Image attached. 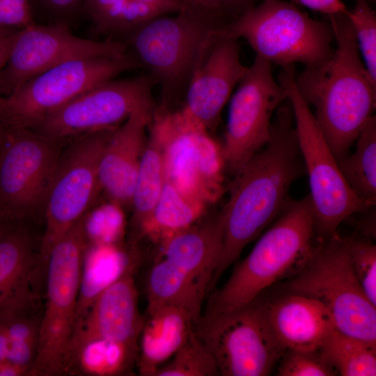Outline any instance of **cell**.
I'll use <instances>...</instances> for the list:
<instances>
[{
	"mask_svg": "<svg viewBox=\"0 0 376 376\" xmlns=\"http://www.w3.org/2000/svg\"><path fill=\"white\" fill-rule=\"evenodd\" d=\"M288 103L276 109L268 142L234 175L230 185L229 199L221 210V252L211 288L244 248L277 218L290 200L291 185L306 174Z\"/></svg>",
	"mask_w": 376,
	"mask_h": 376,
	"instance_id": "obj_1",
	"label": "cell"
},
{
	"mask_svg": "<svg viewBox=\"0 0 376 376\" xmlns=\"http://www.w3.org/2000/svg\"><path fill=\"white\" fill-rule=\"evenodd\" d=\"M336 47L325 62L295 74L297 91L314 116L336 161L349 154L373 116L376 82L363 63L346 13L329 15Z\"/></svg>",
	"mask_w": 376,
	"mask_h": 376,
	"instance_id": "obj_2",
	"label": "cell"
},
{
	"mask_svg": "<svg viewBox=\"0 0 376 376\" xmlns=\"http://www.w3.org/2000/svg\"><path fill=\"white\" fill-rule=\"evenodd\" d=\"M316 242L310 194L290 199L273 226L210 296L202 318L245 306L265 289L290 278L303 267Z\"/></svg>",
	"mask_w": 376,
	"mask_h": 376,
	"instance_id": "obj_3",
	"label": "cell"
},
{
	"mask_svg": "<svg viewBox=\"0 0 376 376\" xmlns=\"http://www.w3.org/2000/svg\"><path fill=\"white\" fill-rule=\"evenodd\" d=\"M230 22L223 15L186 4L175 15L151 19L127 38L128 47L160 86L161 106L171 108L185 94L205 48Z\"/></svg>",
	"mask_w": 376,
	"mask_h": 376,
	"instance_id": "obj_4",
	"label": "cell"
},
{
	"mask_svg": "<svg viewBox=\"0 0 376 376\" xmlns=\"http://www.w3.org/2000/svg\"><path fill=\"white\" fill-rule=\"evenodd\" d=\"M322 303L343 334L376 343V306L363 292L354 272L349 237L338 234L318 241L303 267L281 285Z\"/></svg>",
	"mask_w": 376,
	"mask_h": 376,
	"instance_id": "obj_5",
	"label": "cell"
},
{
	"mask_svg": "<svg viewBox=\"0 0 376 376\" xmlns=\"http://www.w3.org/2000/svg\"><path fill=\"white\" fill-rule=\"evenodd\" d=\"M221 33L245 39L256 55L283 67H315L333 54L335 37L329 22L315 20L294 4L263 0L225 26Z\"/></svg>",
	"mask_w": 376,
	"mask_h": 376,
	"instance_id": "obj_6",
	"label": "cell"
},
{
	"mask_svg": "<svg viewBox=\"0 0 376 376\" xmlns=\"http://www.w3.org/2000/svg\"><path fill=\"white\" fill-rule=\"evenodd\" d=\"M278 82L285 88L293 111L298 144L309 180L315 238L329 239L337 234L343 221L373 206L359 198L343 177L314 114L297 91L295 65L283 67Z\"/></svg>",
	"mask_w": 376,
	"mask_h": 376,
	"instance_id": "obj_7",
	"label": "cell"
},
{
	"mask_svg": "<svg viewBox=\"0 0 376 376\" xmlns=\"http://www.w3.org/2000/svg\"><path fill=\"white\" fill-rule=\"evenodd\" d=\"M86 215L56 243L47 257L45 304L37 355L29 375H63L75 329L83 257L89 244Z\"/></svg>",
	"mask_w": 376,
	"mask_h": 376,
	"instance_id": "obj_8",
	"label": "cell"
},
{
	"mask_svg": "<svg viewBox=\"0 0 376 376\" xmlns=\"http://www.w3.org/2000/svg\"><path fill=\"white\" fill-rule=\"evenodd\" d=\"M149 127L162 148L165 180L197 204L216 202L224 193L225 164L221 146L181 109L159 105Z\"/></svg>",
	"mask_w": 376,
	"mask_h": 376,
	"instance_id": "obj_9",
	"label": "cell"
},
{
	"mask_svg": "<svg viewBox=\"0 0 376 376\" xmlns=\"http://www.w3.org/2000/svg\"><path fill=\"white\" fill-rule=\"evenodd\" d=\"M61 143L30 127L0 123V221L25 222L40 210Z\"/></svg>",
	"mask_w": 376,
	"mask_h": 376,
	"instance_id": "obj_10",
	"label": "cell"
},
{
	"mask_svg": "<svg viewBox=\"0 0 376 376\" xmlns=\"http://www.w3.org/2000/svg\"><path fill=\"white\" fill-rule=\"evenodd\" d=\"M116 127L72 138L61 151L44 207L45 228L39 249L45 266L53 246L88 213L100 190V159Z\"/></svg>",
	"mask_w": 376,
	"mask_h": 376,
	"instance_id": "obj_11",
	"label": "cell"
},
{
	"mask_svg": "<svg viewBox=\"0 0 376 376\" xmlns=\"http://www.w3.org/2000/svg\"><path fill=\"white\" fill-rule=\"evenodd\" d=\"M196 331L222 376L269 375L286 351L266 316L261 299L209 318Z\"/></svg>",
	"mask_w": 376,
	"mask_h": 376,
	"instance_id": "obj_12",
	"label": "cell"
},
{
	"mask_svg": "<svg viewBox=\"0 0 376 376\" xmlns=\"http://www.w3.org/2000/svg\"><path fill=\"white\" fill-rule=\"evenodd\" d=\"M141 67L129 51L118 56L81 58L63 63L32 77L6 97L7 108L2 123L31 128L79 94Z\"/></svg>",
	"mask_w": 376,
	"mask_h": 376,
	"instance_id": "obj_13",
	"label": "cell"
},
{
	"mask_svg": "<svg viewBox=\"0 0 376 376\" xmlns=\"http://www.w3.org/2000/svg\"><path fill=\"white\" fill-rule=\"evenodd\" d=\"M237 85L221 145L226 171L233 175L268 142L273 113L287 100L272 63L257 55Z\"/></svg>",
	"mask_w": 376,
	"mask_h": 376,
	"instance_id": "obj_14",
	"label": "cell"
},
{
	"mask_svg": "<svg viewBox=\"0 0 376 376\" xmlns=\"http://www.w3.org/2000/svg\"><path fill=\"white\" fill-rule=\"evenodd\" d=\"M149 75L111 79L79 94L44 116L31 129L63 143L122 124L137 107L154 104Z\"/></svg>",
	"mask_w": 376,
	"mask_h": 376,
	"instance_id": "obj_15",
	"label": "cell"
},
{
	"mask_svg": "<svg viewBox=\"0 0 376 376\" xmlns=\"http://www.w3.org/2000/svg\"><path fill=\"white\" fill-rule=\"evenodd\" d=\"M124 40L97 41L73 35L70 25L33 24L19 31L0 73V95L8 97L32 77L81 58L118 56L128 52Z\"/></svg>",
	"mask_w": 376,
	"mask_h": 376,
	"instance_id": "obj_16",
	"label": "cell"
},
{
	"mask_svg": "<svg viewBox=\"0 0 376 376\" xmlns=\"http://www.w3.org/2000/svg\"><path fill=\"white\" fill-rule=\"evenodd\" d=\"M221 30L210 41L198 63L181 109L186 116L207 131L218 125L224 106L248 69L240 60L238 39L224 35Z\"/></svg>",
	"mask_w": 376,
	"mask_h": 376,
	"instance_id": "obj_17",
	"label": "cell"
},
{
	"mask_svg": "<svg viewBox=\"0 0 376 376\" xmlns=\"http://www.w3.org/2000/svg\"><path fill=\"white\" fill-rule=\"evenodd\" d=\"M24 222L0 223V316L36 314L45 268Z\"/></svg>",
	"mask_w": 376,
	"mask_h": 376,
	"instance_id": "obj_18",
	"label": "cell"
},
{
	"mask_svg": "<svg viewBox=\"0 0 376 376\" xmlns=\"http://www.w3.org/2000/svg\"><path fill=\"white\" fill-rule=\"evenodd\" d=\"M155 104L136 108L111 135L99 163V182L108 198L116 205L130 207L146 132Z\"/></svg>",
	"mask_w": 376,
	"mask_h": 376,
	"instance_id": "obj_19",
	"label": "cell"
},
{
	"mask_svg": "<svg viewBox=\"0 0 376 376\" xmlns=\"http://www.w3.org/2000/svg\"><path fill=\"white\" fill-rule=\"evenodd\" d=\"M134 271L127 272L97 297L75 327L69 347L95 338L139 347L145 318L139 309Z\"/></svg>",
	"mask_w": 376,
	"mask_h": 376,
	"instance_id": "obj_20",
	"label": "cell"
},
{
	"mask_svg": "<svg viewBox=\"0 0 376 376\" xmlns=\"http://www.w3.org/2000/svg\"><path fill=\"white\" fill-rule=\"evenodd\" d=\"M261 301L275 335L286 350H319L336 329L328 309L313 298L281 292Z\"/></svg>",
	"mask_w": 376,
	"mask_h": 376,
	"instance_id": "obj_21",
	"label": "cell"
},
{
	"mask_svg": "<svg viewBox=\"0 0 376 376\" xmlns=\"http://www.w3.org/2000/svg\"><path fill=\"white\" fill-rule=\"evenodd\" d=\"M221 212L162 242L160 258L210 290L222 248Z\"/></svg>",
	"mask_w": 376,
	"mask_h": 376,
	"instance_id": "obj_22",
	"label": "cell"
},
{
	"mask_svg": "<svg viewBox=\"0 0 376 376\" xmlns=\"http://www.w3.org/2000/svg\"><path fill=\"white\" fill-rule=\"evenodd\" d=\"M195 324L183 308L169 305L147 308L139 336L136 366L139 375L155 376L184 344Z\"/></svg>",
	"mask_w": 376,
	"mask_h": 376,
	"instance_id": "obj_23",
	"label": "cell"
},
{
	"mask_svg": "<svg viewBox=\"0 0 376 376\" xmlns=\"http://www.w3.org/2000/svg\"><path fill=\"white\" fill-rule=\"evenodd\" d=\"M136 265L135 257L118 243L88 244L82 260L75 328L97 297Z\"/></svg>",
	"mask_w": 376,
	"mask_h": 376,
	"instance_id": "obj_24",
	"label": "cell"
},
{
	"mask_svg": "<svg viewBox=\"0 0 376 376\" xmlns=\"http://www.w3.org/2000/svg\"><path fill=\"white\" fill-rule=\"evenodd\" d=\"M139 347L95 338L70 346L63 375L118 376L131 373L136 363Z\"/></svg>",
	"mask_w": 376,
	"mask_h": 376,
	"instance_id": "obj_25",
	"label": "cell"
},
{
	"mask_svg": "<svg viewBox=\"0 0 376 376\" xmlns=\"http://www.w3.org/2000/svg\"><path fill=\"white\" fill-rule=\"evenodd\" d=\"M207 290L189 279L165 259L151 268L147 281V308L169 305L185 310L195 327L202 318V308Z\"/></svg>",
	"mask_w": 376,
	"mask_h": 376,
	"instance_id": "obj_26",
	"label": "cell"
},
{
	"mask_svg": "<svg viewBox=\"0 0 376 376\" xmlns=\"http://www.w3.org/2000/svg\"><path fill=\"white\" fill-rule=\"evenodd\" d=\"M142 153L132 193L131 207L133 227L139 233L151 217L165 184L163 148L154 130Z\"/></svg>",
	"mask_w": 376,
	"mask_h": 376,
	"instance_id": "obj_27",
	"label": "cell"
},
{
	"mask_svg": "<svg viewBox=\"0 0 376 376\" xmlns=\"http://www.w3.org/2000/svg\"><path fill=\"white\" fill-rule=\"evenodd\" d=\"M81 13L90 20L95 34L124 40L148 21L164 15L136 0H83Z\"/></svg>",
	"mask_w": 376,
	"mask_h": 376,
	"instance_id": "obj_28",
	"label": "cell"
},
{
	"mask_svg": "<svg viewBox=\"0 0 376 376\" xmlns=\"http://www.w3.org/2000/svg\"><path fill=\"white\" fill-rule=\"evenodd\" d=\"M356 148L337 161L339 170L352 191L371 206L376 203V118L363 124Z\"/></svg>",
	"mask_w": 376,
	"mask_h": 376,
	"instance_id": "obj_29",
	"label": "cell"
},
{
	"mask_svg": "<svg viewBox=\"0 0 376 376\" xmlns=\"http://www.w3.org/2000/svg\"><path fill=\"white\" fill-rule=\"evenodd\" d=\"M204 210L166 181L150 218L139 233L164 242L194 225Z\"/></svg>",
	"mask_w": 376,
	"mask_h": 376,
	"instance_id": "obj_30",
	"label": "cell"
},
{
	"mask_svg": "<svg viewBox=\"0 0 376 376\" xmlns=\"http://www.w3.org/2000/svg\"><path fill=\"white\" fill-rule=\"evenodd\" d=\"M321 356L341 376H375L376 343L334 330L319 349Z\"/></svg>",
	"mask_w": 376,
	"mask_h": 376,
	"instance_id": "obj_31",
	"label": "cell"
},
{
	"mask_svg": "<svg viewBox=\"0 0 376 376\" xmlns=\"http://www.w3.org/2000/svg\"><path fill=\"white\" fill-rule=\"evenodd\" d=\"M0 318L10 340L7 362L24 369L29 375L37 355L41 318L27 314Z\"/></svg>",
	"mask_w": 376,
	"mask_h": 376,
	"instance_id": "obj_32",
	"label": "cell"
},
{
	"mask_svg": "<svg viewBox=\"0 0 376 376\" xmlns=\"http://www.w3.org/2000/svg\"><path fill=\"white\" fill-rule=\"evenodd\" d=\"M219 375L215 361L194 327L180 349L155 376Z\"/></svg>",
	"mask_w": 376,
	"mask_h": 376,
	"instance_id": "obj_33",
	"label": "cell"
},
{
	"mask_svg": "<svg viewBox=\"0 0 376 376\" xmlns=\"http://www.w3.org/2000/svg\"><path fill=\"white\" fill-rule=\"evenodd\" d=\"M354 7L347 10L353 27L359 52L366 68L376 82V15L368 0H354Z\"/></svg>",
	"mask_w": 376,
	"mask_h": 376,
	"instance_id": "obj_34",
	"label": "cell"
},
{
	"mask_svg": "<svg viewBox=\"0 0 376 376\" xmlns=\"http://www.w3.org/2000/svg\"><path fill=\"white\" fill-rule=\"evenodd\" d=\"M352 268L366 297L376 306V246L371 239L349 237Z\"/></svg>",
	"mask_w": 376,
	"mask_h": 376,
	"instance_id": "obj_35",
	"label": "cell"
},
{
	"mask_svg": "<svg viewBox=\"0 0 376 376\" xmlns=\"http://www.w3.org/2000/svg\"><path fill=\"white\" fill-rule=\"evenodd\" d=\"M279 376H333L335 370L321 356L319 350L304 352L286 350L280 361Z\"/></svg>",
	"mask_w": 376,
	"mask_h": 376,
	"instance_id": "obj_36",
	"label": "cell"
},
{
	"mask_svg": "<svg viewBox=\"0 0 376 376\" xmlns=\"http://www.w3.org/2000/svg\"><path fill=\"white\" fill-rule=\"evenodd\" d=\"M33 17L49 24L70 23L81 13L83 0H30Z\"/></svg>",
	"mask_w": 376,
	"mask_h": 376,
	"instance_id": "obj_37",
	"label": "cell"
},
{
	"mask_svg": "<svg viewBox=\"0 0 376 376\" xmlns=\"http://www.w3.org/2000/svg\"><path fill=\"white\" fill-rule=\"evenodd\" d=\"M34 23L30 0H0V29L19 31Z\"/></svg>",
	"mask_w": 376,
	"mask_h": 376,
	"instance_id": "obj_38",
	"label": "cell"
},
{
	"mask_svg": "<svg viewBox=\"0 0 376 376\" xmlns=\"http://www.w3.org/2000/svg\"><path fill=\"white\" fill-rule=\"evenodd\" d=\"M295 2L328 16L346 13L348 10L342 0H293Z\"/></svg>",
	"mask_w": 376,
	"mask_h": 376,
	"instance_id": "obj_39",
	"label": "cell"
},
{
	"mask_svg": "<svg viewBox=\"0 0 376 376\" xmlns=\"http://www.w3.org/2000/svg\"><path fill=\"white\" fill-rule=\"evenodd\" d=\"M185 4L224 15L231 12L224 0H181Z\"/></svg>",
	"mask_w": 376,
	"mask_h": 376,
	"instance_id": "obj_40",
	"label": "cell"
},
{
	"mask_svg": "<svg viewBox=\"0 0 376 376\" xmlns=\"http://www.w3.org/2000/svg\"><path fill=\"white\" fill-rule=\"evenodd\" d=\"M17 33L0 37V73L8 60Z\"/></svg>",
	"mask_w": 376,
	"mask_h": 376,
	"instance_id": "obj_41",
	"label": "cell"
},
{
	"mask_svg": "<svg viewBox=\"0 0 376 376\" xmlns=\"http://www.w3.org/2000/svg\"><path fill=\"white\" fill-rule=\"evenodd\" d=\"M9 350L10 340L8 335L3 321L0 318V361L7 362Z\"/></svg>",
	"mask_w": 376,
	"mask_h": 376,
	"instance_id": "obj_42",
	"label": "cell"
},
{
	"mask_svg": "<svg viewBox=\"0 0 376 376\" xmlns=\"http://www.w3.org/2000/svg\"><path fill=\"white\" fill-rule=\"evenodd\" d=\"M229 9L234 13L237 17L253 7L256 0H224Z\"/></svg>",
	"mask_w": 376,
	"mask_h": 376,
	"instance_id": "obj_43",
	"label": "cell"
},
{
	"mask_svg": "<svg viewBox=\"0 0 376 376\" xmlns=\"http://www.w3.org/2000/svg\"><path fill=\"white\" fill-rule=\"evenodd\" d=\"M7 108V98L0 95V123L4 120Z\"/></svg>",
	"mask_w": 376,
	"mask_h": 376,
	"instance_id": "obj_44",
	"label": "cell"
},
{
	"mask_svg": "<svg viewBox=\"0 0 376 376\" xmlns=\"http://www.w3.org/2000/svg\"><path fill=\"white\" fill-rule=\"evenodd\" d=\"M17 32L19 31H13L0 29V37L13 35Z\"/></svg>",
	"mask_w": 376,
	"mask_h": 376,
	"instance_id": "obj_45",
	"label": "cell"
}]
</instances>
